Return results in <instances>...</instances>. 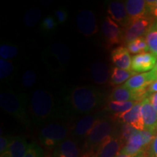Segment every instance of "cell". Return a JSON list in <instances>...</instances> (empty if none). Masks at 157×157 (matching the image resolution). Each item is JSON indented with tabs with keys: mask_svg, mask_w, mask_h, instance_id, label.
<instances>
[{
	"mask_svg": "<svg viewBox=\"0 0 157 157\" xmlns=\"http://www.w3.org/2000/svg\"><path fill=\"white\" fill-rule=\"evenodd\" d=\"M103 93L90 85L78 86L68 91L66 101L71 111L76 114H90L103 103Z\"/></svg>",
	"mask_w": 157,
	"mask_h": 157,
	"instance_id": "6da1fadb",
	"label": "cell"
},
{
	"mask_svg": "<svg viewBox=\"0 0 157 157\" xmlns=\"http://www.w3.org/2000/svg\"><path fill=\"white\" fill-rule=\"evenodd\" d=\"M29 111L31 120L35 124L52 120L60 115L54 97L50 92L44 89L36 90L31 94Z\"/></svg>",
	"mask_w": 157,
	"mask_h": 157,
	"instance_id": "7a4b0ae2",
	"label": "cell"
},
{
	"mask_svg": "<svg viewBox=\"0 0 157 157\" xmlns=\"http://www.w3.org/2000/svg\"><path fill=\"white\" fill-rule=\"evenodd\" d=\"M0 105L5 112L29 125L30 118L28 112L26 96L11 91H3L0 94Z\"/></svg>",
	"mask_w": 157,
	"mask_h": 157,
	"instance_id": "3957f363",
	"label": "cell"
},
{
	"mask_svg": "<svg viewBox=\"0 0 157 157\" xmlns=\"http://www.w3.org/2000/svg\"><path fill=\"white\" fill-rule=\"evenodd\" d=\"M71 129L67 124L60 122L49 123L40 129L39 139L47 147H56L70 135Z\"/></svg>",
	"mask_w": 157,
	"mask_h": 157,
	"instance_id": "277c9868",
	"label": "cell"
},
{
	"mask_svg": "<svg viewBox=\"0 0 157 157\" xmlns=\"http://www.w3.org/2000/svg\"><path fill=\"white\" fill-rule=\"evenodd\" d=\"M114 124L109 118H101L93 127L85 138V146L87 149L93 151L99 147L102 142L108 137L113 135Z\"/></svg>",
	"mask_w": 157,
	"mask_h": 157,
	"instance_id": "5b68a950",
	"label": "cell"
},
{
	"mask_svg": "<svg viewBox=\"0 0 157 157\" xmlns=\"http://www.w3.org/2000/svg\"><path fill=\"white\" fill-rule=\"evenodd\" d=\"M153 23L149 17L129 21L125 27H124L123 43L128 44L135 39L146 35L148 29Z\"/></svg>",
	"mask_w": 157,
	"mask_h": 157,
	"instance_id": "8992f818",
	"label": "cell"
},
{
	"mask_svg": "<svg viewBox=\"0 0 157 157\" xmlns=\"http://www.w3.org/2000/svg\"><path fill=\"white\" fill-rule=\"evenodd\" d=\"M76 21L78 31L84 36L89 37L98 33L97 21L93 11L87 9L82 10L76 15Z\"/></svg>",
	"mask_w": 157,
	"mask_h": 157,
	"instance_id": "52a82bcc",
	"label": "cell"
},
{
	"mask_svg": "<svg viewBox=\"0 0 157 157\" xmlns=\"http://www.w3.org/2000/svg\"><path fill=\"white\" fill-rule=\"evenodd\" d=\"M102 31L105 42L109 47L123 42V32L119 25L108 15L102 23Z\"/></svg>",
	"mask_w": 157,
	"mask_h": 157,
	"instance_id": "ba28073f",
	"label": "cell"
},
{
	"mask_svg": "<svg viewBox=\"0 0 157 157\" xmlns=\"http://www.w3.org/2000/svg\"><path fill=\"white\" fill-rule=\"evenodd\" d=\"M101 118V115L98 113H90L84 115L78 119L71 131L74 140L86 138L96 122Z\"/></svg>",
	"mask_w": 157,
	"mask_h": 157,
	"instance_id": "9c48e42d",
	"label": "cell"
},
{
	"mask_svg": "<svg viewBox=\"0 0 157 157\" xmlns=\"http://www.w3.org/2000/svg\"><path fill=\"white\" fill-rule=\"evenodd\" d=\"M124 143L119 137L111 135L105 139L97 148L95 157H115L120 154Z\"/></svg>",
	"mask_w": 157,
	"mask_h": 157,
	"instance_id": "30bf717a",
	"label": "cell"
},
{
	"mask_svg": "<svg viewBox=\"0 0 157 157\" xmlns=\"http://www.w3.org/2000/svg\"><path fill=\"white\" fill-rule=\"evenodd\" d=\"M120 122L126 123L138 131L145 129L144 121L141 113V102H137L132 109L126 112L115 115Z\"/></svg>",
	"mask_w": 157,
	"mask_h": 157,
	"instance_id": "8fae6325",
	"label": "cell"
},
{
	"mask_svg": "<svg viewBox=\"0 0 157 157\" xmlns=\"http://www.w3.org/2000/svg\"><path fill=\"white\" fill-rule=\"evenodd\" d=\"M157 80L153 70L146 73L136 74L123 84L124 87L133 91L147 90L153 82Z\"/></svg>",
	"mask_w": 157,
	"mask_h": 157,
	"instance_id": "7c38bea8",
	"label": "cell"
},
{
	"mask_svg": "<svg viewBox=\"0 0 157 157\" xmlns=\"http://www.w3.org/2000/svg\"><path fill=\"white\" fill-rule=\"evenodd\" d=\"M157 56L151 52H143L133 56L132 70L135 72H146L151 71L156 66Z\"/></svg>",
	"mask_w": 157,
	"mask_h": 157,
	"instance_id": "4fadbf2b",
	"label": "cell"
},
{
	"mask_svg": "<svg viewBox=\"0 0 157 157\" xmlns=\"http://www.w3.org/2000/svg\"><path fill=\"white\" fill-rule=\"evenodd\" d=\"M145 151L146 148L144 146V141L142 134L140 131L136 130L125 143L120 154L135 157L143 154Z\"/></svg>",
	"mask_w": 157,
	"mask_h": 157,
	"instance_id": "5bb4252c",
	"label": "cell"
},
{
	"mask_svg": "<svg viewBox=\"0 0 157 157\" xmlns=\"http://www.w3.org/2000/svg\"><path fill=\"white\" fill-rule=\"evenodd\" d=\"M107 12L109 16L116 23L122 25L123 28L129 22V16L127 14L126 5L121 1H111L109 3Z\"/></svg>",
	"mask_w": 157,
	"mask_h": 157,
	"instance_id": "9a60e30c",
	"label": "cell"
},
{
	"mask_svg": "<svg viewBox=\"0 0 157 157\" xmlns=\"http://www.w3.org/2000/svg\"><path fill=\"white\" fill-rule=\"evenodd\" d=\"M141 113L144 121L145 129L156 132L157 130V112L153 108L148 96L141 101Z\"/></svg>",
	"mask_w": 157,
	"mask_h": 157,
	"instance_id": "2e32d148",
	"label": "cell"
},
{
	"mask_svg": "<svg viewBox=\"0 0 157 157\" xmlns=\"http://www.w3.org/2000/svg\"><path fill=\"white\" fill-rule=\"evenodd\" d=\"M111 60L117 68L126 71L132 70V58L125 47H119L111 52Z\"/></svg>",
	"mask_w": 157,
	"mask_h": 157,
	"instance_id": "e0dca14e",
	"label": "cell"
},
{
	"mask_svg": "<svg viewBox=\"0 0 157 157\" xmlns=\"http://www.w3.org/2000/svg\"><path fill=\"white\" fill-rule=\"evenodd\" d=\"M79 148L74 139L68 138L55 147L52 157H79Z\"/></svg>",
	"mask_w": 157,
	"mask_h": 157,
	"instance_id": "ac0fdd59",
	"label": "cell"
},
{
	"mask_svg": "<svg viewBox=\"0 0 157 157\" xmlns=\"http://www.w3.org/2000/svg\"><path fill=\"white\" fill-rule=\"evenodd\" d=\"M125 5H126V9L129 21L149 17L146 1L127 0L125 2Z\"/></svg>",
	"mask_w": 157,
	"mask_h": 157,
	"instance_id": "d6986e66",
	"label": "cell"
},
{
	"mask_svg": "<svg viewBox=\"0 0 157 157\" xmlns=\"http://www.w3.org/2000/svg\"><path fill=\"white\" fill-rule=\"evenodd\" d=\"M90 72L93 81L100 85L107 83L111 73L108 65L101 61L94 63L91 66Z\"/></svg>",
	"mask_w": 157,
	"mask_h": 157,
	"instance_id": "ffe728a7",
	"label": "cell"
},
{
	"mask_svg": "<svg viewBox=\"0 0 157 157\" xmlns=\"http://www.w3.org/2000/svg\"><path fill=\"white\" fill-rule=\"evenodd\" d=\"M30 144L23 136L13 137L7 152L10 157H24L28 151Z\"/></svg>",
	"mask_w": 157,
	"mask_h": 157,
	"instance_id": "44dd1931",
	"label": "cell"
},
{
	"mask_svg": "<svg viewBox=\"0 0 157 157\" xmlns=\"http://www.w3.org/2000/svg\"><path fill=\"white\" fill-rule=\"evenodd\" d=\"M49 52L55 57L60 66L64 67L69 62L71 55L69 49L66 44L62 43H56L51 45L49 48Z\"/></svg>",
	"mask_w": 157,
	"mask_h": 157,
	"instance_id": "7402d4cb",
	"label": "cell"
},
{
	"mask_svg": "<svg viewBox=\"0 0 157 157\" xmlns=\"http://www.w3.org/2000/svg\"><path fill=\"white\" fill-rule=\"evenodd\" d=\"M135 74H136V72L133 71H126L113 67L111 68V84L113 86H119L128 81Z\"/></svg>",
	"mask_w": 157,
	"mask_h": 157,
	"instance_id": "603a6c76",
	"label": "cell"
},
{
	"mask_svg": "<svg viewBox=\"0 0 157 157\" xmlns=\"http://www.w3.org/2000/svg\"><path fill=\"white\" fill-rule=\"evenodd\" d=\"M136 103L137 102L135 101L119 102L110 101L105 105V109L114 115L120 114L130 110Z\"/></svg>",
	"mask_w": 157,
	"mask_h": 157,
	"instance_id": "cb8c5ba5",
	"label": "cell"
},
{
	"mask_svg": "<svg viewBox=\"0 0 157 157\" xmlns=\"http://www.w3.org/2000/svg\"><path fill=\"white\" fill-rule=\"evenodd\" d=\"M149 51L157 56V21L153 22L144 36Z\"/></svg>",
	"mask_w": 157,
	"mask_h": 157,
	"instance_id": "d4e9b609",
	"label": "cell"
},
{
	"mask_svg": "<svg viewBox=\"0 0 157 157\" xmlns=\"http://www.w3.org/2000/svg\"><path fill=\"white\" fill-rule=\"evenodd\" d=\"M127 48L129 50V53L135 55V56L143 53V52H148L149 51L148 47L144 37H140V38L130 42L127 44Z\"/></svg>",
	"mask_w": 157,
	"mask_h": 157,
	"instance_id": "484cf974",
	"label": "cell"
},
{
	"mask_svg": "<svg viewBox=\"0 0 157 157\" xmlns=\"http://www.w3.org/2000/svg\"><path fill=\"white\" fill-rule=\"evenodd\" d=\"M15 66L9 60H0V79L2 81H8L14 74Z\"/></svg>",
	"mask_w": 157,
	"mask_h": 157,
	"instance_id": "4316f807",
	"label": "cell"
},
{
	"mask_svg": "<svg viewBox=\"0 0 157 157\" xmlns=\"http://www.w3.org/2000/svg\"><path fill=\"white\" fill-rule=\"evenodd\" d=\"M42 16V12L38 8L29 10L24 16V23L26 26L32 27L39 22Z\"/></svg>",
	"mask_w": 157,
	"mask_h": 157,
	"instance_id": "83f0119b",
	"label": "cell"
},
{
	"mask_svg": "<svg viewBox=\"0 0 157 157\" xmlns=\"http://www.w3.org/2000/svg\"><path fill=\"white\" fill-rule=\"evenodd\" d=\"M18 53V50L16 47L10 44H3L0 48V57L1 59L9 60L14 58Z\"/></svg>",
	"mask_w": 157,
	"mask_h": 157,
	"instance_id": "f1b7e54d",
	"label": "cell"
},
{
	"mask_svg": "<svg viewBox=\"0 0 157 157\" xmlns=\"http://www.w3.org/2000/svg\"><path fill=\"white\" fill-rule=\"evenodd\" d=\"M37 76L34 71L27 70L23 73L21 77V84L24 87L31 88L36 83Z\"/></svg>",
	"mask_w": 157,
	"mask_h": 157,
	"instance_id": "f546056e",
	"label": "cell"
},
{
	"mask_svg": "<svg viewBox=\"0 0 157 157\" xmlns=\"http://www.w3.org/2000/svg\"><path fill=\"white\" fill-rule=\"evenodd\" d=\"M136 130L137 129H135L134 127H132L128 124L121 122L120 130H119V137L124 143L125 142V143H126L129 137L132 136V135Z\"/></svg>",
	"mask_w": 157,
	"mask_h": 157,
	"instance_id": "4dcf8cb0",
	"label": "cell"
},
{
	"mask_svg": "<svg viewBox=\"0 0 157 157\" xmlns=\"http://www.w3.org/2000/svg\"><path fill=\"white\" fill-rule=\"evenodd\" d=\"M58 25L55 17L48 15L42 20L40 25V29L43 32H49V31H52L54 29H56Z\"/></svg>",
	"mask_w": 157,
	"mask_h": 157,
	"instance_id": "1f68e13d",
	"label": "cell"
},
{
	"mask_svg": "<svg viewBox=\"0 0 157 157\" xmlns=\"http://www.w3.org/2000/svg\"><path fill=\"white\" fill-rule=\"evenodd\" d=\"M24 157H44V151L36 143H30L28 151Z\"/></svg>",
	"mask_w": 157,
	"mask_h": 157,
	"instance_id": "d6a6232c",
	"label": "cell"
},
{
	"mask_svg": "<svg viewBox=\"0 0 157 157\" xmlns=\"http://www.w3.org/2000/svg\"><path fill=\"white\" fill-rule=\"evenodd\" d=\"M142 136L143 137V141H144V146L146 150L148 148V147L150 146V144L153 142V140L155 138V134L154 132L148 130V129H144V130L140 131Z\"/></svg>",
	"mask_w": 157,
	"mask_h": 157,
	"instance_id": "836d02e7",
	"label": "cell"
},
{
	"mask_svg": "<svg viewBox=\"0 0 157 157\" xmlns=\"http://www.w3.org/2000/svg\"><path fill=\"white\" fill-rule=\"evenodd\" d=\"M13 137L10 136H2L0 138V154H3L8 150Z\"/></svg>",
	"mask_w": 157,
	"mask_h": 157,
	"instance_id": "e575fe53",
	"label": "cell"
},
{
	"mask_svg": "<svg viewBox=\"0 0 157 157\" xmlns=\"http://www.w3.org/2000/svg\"><path fill=\"white\" fill-rule=\"evenodd\" d=\"M68 13L65 9H58L55 12L54 17L56 18L58 24H62L64 23L68 19Z\"/></svg>",
	"mask_w": 157,
	"mask_h": 157,
	"instance_id": "d590c367",
	"label": "cell"
},
{
	"mask_svg": "<svg viewBox=\"0 0 157 157\" xmlns=\"http://www.w3.org/2000/svg\"><path fill=\"white\" fill-rule=\"evenodd\" d=\"M147 8H148V16L151 15L155 18H157V0L146 1Z\"/></svg>",
	"mask_w": 157,
	"mask_h": 157,
	"instance_id": "8d00e7d4",
	"label": "cell"
},
{
	"mask_svg": "<svg viewBox=\"0 0 157 157\" xmlns=\"http://www.w3.org/2000/svg\"><path fill=\"white\" fill-rule=\"evenodd\" d=\"M148 98L153 108H154L155 111L157 112V93L150 94L148 95Z\"/></svg>",
	"mask_w": 157,
	"mask_h": 157,
	"instance_id": "74e56055",
	"label": "cell"
},
{
	"mask_svg": "<svg viewBox=\"0 0 157 157\" xmlns=\"http://www.w3.org/2000/svg\"><path fill=\"white\" fill-rule=\"evenodd\" d=\"M151 150L152 156L154 157H157V135L153 140Z\"/></svg>",
	"mask_w": 157,
	"mask_h": 157,
	"instance_id": "f35d334b",
	"label": "cell"
},
{
	"mask_svg": "<svg viewBox=\"0 0 157 157\" xmlns=\"http://www.w3.org/2000/svg\"><path fill=\"white\" fill-rule=\"evenodd\" d=\"M148 94L157 93V80L153 82V83L148 87Z\"/></svg>",
	"mask_w": 157,
	"mask_h": 157,
	"instance_id": "ab89813d",
	"label": "cell"
},
{
	"mask_svg": "<svg viewBox=\"0 0 157 157\" xmlns=\"http://www.w3.org/2000/svg\"><path fill=\"white\" fill-rule=\"evenodd\" d=\"M115 157H133V156H128V155H126V154H118L117 156Z\"/></svg>",
	"mask_w": 157,
	"mask_h": 157,
	"instance_id": "60d3db41",
	"label": "cell"
},
{
	"mask_svg": "<svg viewBox=\"0 0 157 157\" xmlns=\"http://www.w3.org/2000/svg\"><path fill=\"white\" fill-rule=\"evenodd\" d=\"M1 157H10V156L9 155V154H8V152H5V154H2L1 155Z\"/></svg>",
	"mask_w": 157,
	"mask_h": 157,
	"instance_id": "b9f144b4",
	"label": "cell"
},
{
	"mask_svg": "<svg viewBox=\"0 0 157 157\" xmlns=\"http://www.w3.org/2000/svg\"><path fill=\"white\" fill-rule=\"evenodd\" d=\"M153 71L154 72L155 74H156V77H157V62H156V66H155V67L154 68V69H153Z\"/></svg>",
	"mask_w": 157,
	"mask_h": 157,
	"instance_id": "7bdbcfd3",
	"label": "cell"
},
{
	"mask_svg": "<svg viewBox=\"0 0 157 157\" xmlns=\"http://www.w3.org/2000/svg\"><path fill=\"white\" fill-rule=\"evenodd\" d=\"M135 157H146V154H145V152H143V154L138 155V156H137Z\"/></svg>",
	"mask_w": 157,
	"mask_h": 157,
	"instance_id": "ee69618b",
	"label": "cell"
}]
</instances>
